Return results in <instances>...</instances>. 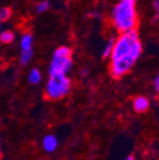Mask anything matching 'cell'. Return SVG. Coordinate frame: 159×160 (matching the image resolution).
Returning <instances> with one entry per match:
<instances>
[{"label":"cell","mask_w":159,"mask_h":160,"mask_svg":"<svg viewBox=\"0 0 159 160\" xmlns=\"http://www.w3.org/2000/svg\"><path fill=\"white\" fill-rule=\"evenodd\" d=\"M15 40V33L13 31H10V30H5L3 32L0 33V42L3 43H11Z\"/></svg>","instance_id":"cell-11"},{"label":"cell","mask_w":159,"mask_h":160,"mask_svg":"<svg viewBox=\"0 0 159 160\" xmlns=\"http://www.w3.org/2000/svg\"><path fill=\"white\" fill-rule=\"evenodd\" d=\"M88 73V71H87V69H84L82 71H80V76H86Z\"/></svg>","instance_id":"cell-17"},{"label":"cell","mask_w":159,"mask_h":160,"mask_svg":"<svg viewBox=\"0 0 159 160\" xmlns=\"http://www.w3.org/2000/svg\"><path fill=\"white\" fill-rule=\"evenodd\" d=\"M114 43H115L114 38H110L109 41H108V43L106 45V47H105V49H104V53H102V56H104L105 58L110 57V56H111L112 48H114Z\"/></svg>","instance_id":"cell-13"},{"label":"cell","mask_w":159,"mask_h":160,"mask_svg":"<svg viewBox=\"0 0 159 160\" xmlns=\"http://www.w3.org/2000/svg\"><path fill=\"white\" fill-rule=\"evenodd\" d=\"M71 49L69 47H59L55 50L49 67V75H67L72 67Z\"/></svg>","instance_id":"cell-4"},{"label":"cell","mask_w":159,"mask_h":160,"mask_svg":"<svg viewBox=\"0 0 159 160\" xmlns=\"http://www.w3.org/2000/svg\"><path fill=\"white\" fill-rule=\"evenodd\" d=\"M33 36L30 33H25L20 40V48H21V51H25V50H29L33 49Z\"/></svg>","instance_id":"cell-8"},{"label":"cell","mask_w":159,"mask_h":160,"mask_svg":"<svg viewBox=\"0 0 159 160\" xmlns=\"http://www.w3.org/2000/svg\"><path fill=\"white\" fill-rule=\"evenodd\" d=\"M154 8L157 12H159V0H156V1L154 2Z\"/></svg>","instance_id":"cell-16"},{"label":"cell","mask_w":159,"mask_h":160,"mask_svg":"<svg viewBox=\"0 0 159 160\" xmlns=\"http://www.w3.org/2000/svg\"><path fill=\"white\" fill-rule=\"evenodd\" d=\"M154 87H155V90L159 92V75L157 76L156 78H155V80H154Z\"/></svg>","instance_id":"cell-15"},{"label":"cell","mask_w":159,"mask_h":160,"mask_svg":"<svg viewBox=\"0 0 159 160\" xmlns=\"http://www.w3.org/2000/svg\"><path fill=\"white\" fill-rule=\"evenodd\" d=\"M141 52H142V46L139 40H138L137 42L134 43L129 55L125 56V57L120 58V59L111 61V63H110V72H111L112 77L120 78L126 75L132 68V66L135 65L137 59L140 57Z\"/></svg>","instance_id":"cell-2"},{"label":"cell","mask_w":159,"mask_h":160,"mask_svg":"<svg viewBox=\"0 0 159 160\" xmlns=\"http://www.w3.org/2000/svg\"><path fill=\"white\" fill-rule=\"evenodd\" d=\"M138 40H139V37H138V32H137L136 29L122 32L114 43L112 52L111 56H110L111 57V61L120 59V58L125 57V56L129 55L134 43L137 42Z\"/></svg>","instance_id":"cell-5"},{"label":"cell","mask_w":159,"mask_h":160,"mask_svg":"<svg viewBox=\"0 0 159 160\" xmlns=\"http://www.w3.org/2000/svg\"><path fill=\"white\" fill-rule=\"evenodd\" d=\"M126 160H137V159H136V158H135V157H132V156H130V157H128Z\"/></svg>","instance_id":"cell-18"},{"label":"cell","mask_w":159,"mask_h":160,"mask_svg":"<svg viewBox=\"0 0 159 160\" xmlns=\"http://www.w3.org/2000/svg\"><path fill=\"white\" fill-rule=\"evenodd\" d=\"M135 3L136 0H120L112 10V23L121 33L136 28L137 13Z\"/></svg>","instance_id":"cell-1"},{"label":"cell","mask_w":159,"mask_h":160,"mask_svg":"<svg viewBox=\"0 0 159 160\" xmlns=\"http://www.w3.org/2000/svg\"><path fill=\"white\" fill-rule=\"evenodd\" d=\"M13 15V11L9 7H3L0 9V21H7Z\"/></svg>","instance_id":"cell-12"},{"label":"cell","mask_w":159,"mask_h":160,"mask_svg":"<svg viewBox=\"0 0 159 160\" xmlns=\"http://www.w3.org/2000/svg\"><path fill=\"white\" fill-rule=\"evenodd\" d=\"M149 100L148 98L144 97V96H139V97H136L132 101V108L136 112L138 113H144L146 112L147 110L149 109Z\"/></svg>","instance_id":"cell-6"},{"label":"cell","mask_w":159,"mask_h":160,"mask_svg":"<svg viewBox=\"0 0 159 160\" xmlns=\"http://www.w3.org/2000/svg\"><path fill=\"white\" fill-rule=\"evenodd\" d=\"M33 49L21 51V53H20V57H19V62H20V65H21V66L28 65L30 60L33 59Z\"/></svg>","instance_id":"cell-10"},{"label":"cell","mask_w":159,"mask_h":160,"mask_svg":"<svg viewBox=\"0 0 159 160\" xmlns=\"http://www.w3.org/2000/svg\"><path fill=\"white\" fill-rule=\"evenodd\" d=\"M0 30H1V23H0Z\"/></svg>","instance_id":"cell-20"},{"label":"cell","mask_w":159,"mask_h":160,"mask_svg":"<svg viewBox=\"0 0 159 160\" xmlns=\"http://www.w3.org/2000/svg\"><path fill=\"white\" fill-rule=\"evenodd\" d=\"M71 89V81L67 75L50 76L45 88V96L47 99L59 100L69 93Z\"/></svg>","instance_id":"cell-3"},{"label":"cell","mask_w":159,"mask_h":160,"mask_svg":"<svg viewBox=\"0 0 159 160\" xmlns=\"http://www.w3.org/2000/svg\"><path fill=\"white\" fill-rule=\"evenodd\" d=\"M28 81L31 85H37L41 81V73H40L39 69L33 68V69L30 70L29 75H28Z\"/></svg>","instance_id":"cell-9"},{"label":"cell","mask_w":159,"mask_h":160,"mask_svg":"<svg viewBox=\"0 0 159 160\" xmlns=\"http://www.w3.org/2000/svg\"><path fill=\"white\" fill-rule=\"evenodd\" d=\"M0 157H1V147H0Z\"/></svg>","instance_id":"cell-19"},{"label":"cell","mask_w":159,"mask_h":160,"mask_svg":"<svg viewBox=\"0 0 159 160\" xmlns=\"http://www.w3.org/2000/svg\"><path fill=\"white\" fill-rule=\"evenodd\" d=\"M58 147V139L54 135H47L42 139V148L47 152H54Z\"/></svg>","instance_id":"cell-7"},{"label":"cell","mask_w":159,"mask_h":160,"mask_svg":"<svg viewBox=\"0 0 159 160\" xmlns=\"http://www.w3.org/2000/svg\"><path fill=\"white\" fill-rule=\"evenodd\" d=\"M48 9H49V2L46 1V0L45 1H40V2L36 6V12L37 13L45 12V11H47Z\"/></svg>","instance_id":"cell-14"}]
</instances>
